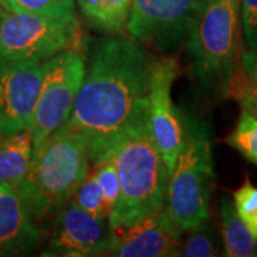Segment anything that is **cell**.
Returning a JSON list of instances; mask_svg holds the SVG:
<instances>
[{
	"label": "cell",
	"instance_id": "obj_1",
	"mask_svg": "<svg viewBox=\"0 0 257 257\" xmlns=\"http://www.w3.org/2000/svg\"><path fill=\"white\" fill-rule=\"evenodd\" d=\"M155 60L132 37L106 36L90 43L67 123L89 140L92 165L110 157L121 136L147 111Z\"/></svg>",
	"mask_w": 257,
	"mask_h": 257
},
{
	"label": "cell",
	"instance_id": "obj_2",
	"mask_svg": "<svg viewBox=\"0 0 257 257\" xmlns=\"http://www.w3.org/2000/svg\"><path fill=\"white\" fill-rule=\"evenodd\" d=\"M92 166L89 140L63 123L36 149L26 176L15 187L35 219H45L72 199Z\"/></svg>",
	"mask_w": 257,
	"mask_h": 257
},
{
	"label": "cell",
	"instance_id": "obj_3",
	"mask_svg": "<svg viewBox=\"0 0 257 257\" xmlns=\"http://www.w3.org/2000/svg\"><path fill=\"white\" fill-rule=\"evenodd\" d=\"M120 193L109 217L121 229L165 207L169 170L152 138L147 111L121 136L111 153Z\"/></svg>",
	"mask_w": 257,
	"mask_h": 257
},
{
	"label": "cell",
	"instance_id": "obj_4",
	"mask_svg": "<svg viewBox=\"0 0 257 257\" xmlns=\"http://www.w3.org/2000/svg\"><path fill=\"white\" fill-rule=\"evenodd\" d=\"M187 37L197 79L223 93L244 49L239 0H206Z\"/></svg>",
	"mask_w": 257,
	"mask_h": 257
},
{
	"label": "cell",
	"instance_id": "obj_5",
	"mask_svg": "<svg viewBox=\"0 0 257 257\" xmlns=\"http://www.w3.org/2000/svg\"><path fill=\"white\" fill-rule=\"evenodd\" d=\"M211 183L213 157L207 130L199 123H189L169 176L165 200V210L183 233L209 221Z\"/></svg>",
	"mask_w": 257,
	"mask_h": 257
},
{
	"label": "cell",
	"instance_id": "obj_6",
	"mask_svg": "<svg viewBox=\"0 0 257 257\" xmlns=\"http://www.w3.org/2000/svg\"><path fill=\"white\" fill-rule=\"evenodd\" d=\"M79 39V22L9 12L0 18V60L46 62Z\"/></svg>",
	"mask_w": 257,
	"mask_h": 257
},
{
	"label": "cell",
	"instance_id": "obj_7",
	"mask_svg": "<svg viewBox=\"0 0 257 257\" xmlns=\"http://www.w3.org/2000/svg\"><path fill=\"white\" fill-rule=\"evenodd\" d=\"M84 59L67 49L45 62V73L32 123L33 149L67 121L84 76Z\"/></svg>",
	"mask_w": 257,
	"mask_h": 257
},
{
	"label": "cell",
	"instance_id": "obj_8",
	"mask_svg": "<svg viewBox=\"0 0 257 257\" xmlns=\"http://www.w3.org/2000/svg\"><path fill=\"white\" fill-rule=\"evenodd\" d=\"M206 0H132L127 33L142 45L160 50L177 45Z\"/></svg>",
	"mask_w": 257,
	"mask_h": 257
},
{
	"label": "cell",
	"instance_id": "obj_9",
	"mask_svg": "<svg viewBox=\"0 0 257 257\" xmlns=\"http://www.w3.org/2000/svg\"><path fill=\"white\" fill-rule=\"evenodd\" d=\"M53 214L43 256L93 257L110 251L109 219H100L84 211L72 199Z\"/></svg>",
	"mask_w": 257,
	"mask_h": 257
},
{
	"label": "cell",
	"instance_id": "obj_10",
	"mask_svg": "<svg viewBox=\"0 0 257 257\" xmlns=\"http://www.w3.org/2000/svg\"><path fill=\"white\" fill-rule=\"evenodd\" d=\"M179 74V64L173 57L155 60L150 86L147 119L152 138L165 160L169 173L183 145L184 124L172 100V86Z\"/></svg>",
	"mask_w": 257,
	"mask_h": 257
},
{
	"label": "cell",
	"instance_id": "obj_11",
	"mask_svg": "<svg viewBox=\"0 0 257 257\" xmlns=\"http://www.w3.org/2000/svg\"><path fill=\"white\" fill-rule=\"evenodd\" d=\"M45 62L0 60V136L32 127Z\"/></svg>",
	"mask_w": 257,
	"mask_h": 257
},
{
	"label": "cell",
	"instance_id": "obj_12",
	"mask_svg": "<svg viewBox=\"0 0 257 257\" xmlns=\"http://www.w3.org/2000/svg\"><path fill=\"white\" fill-rule=\"evenodd\" d=\"M183 231L160 209L135 224L111 230L109 254L119 257H173L182 254Z\"/></svg>",
	"mask_w": 257,
	"mask_h": 257
},
{
	"label": "cell",
	"instance_id": "obj_13",
	"mask_svg": "<svg viewBox=\"0 0 257 257\" xmlns=\"http://www.w3.org/2000/svg\"><path fill=\"white\" fill-rule=\"evenodd\" d=\"M42 239L43 231L16 189L0 183V257L29 254Z\"/></svg>",
	"mask_w": 257,
	"mask_h": 257
},
{
	"label": "cell",
	"instance_id": "obj_14",
	"mask_svg": "<svg viewBox=\"0 0 257 257\" xmlns=\"http://www.w3.org/2000/svg\"><path fill=\"white\" fill-rule=\"evenodd\" d=\"M33 155L32 130L0 136V183L16 187L26 176Z\"/></svg>",
	"mask_w": 257,
	"mask_h": 257
},
{
	"label": "cell",
	"instance_id": "obj_15",
	"mask_svg": "<svg viewBox=\"0 0 257 257\" xmlns=\"http://www.w3.org/2000/svg\"><path fill=\"white\" fill-rule=\"evenodd\" d=\"M82 16L96 30L110 36L127 33L132 0H76Z\"/></svg>",
	"mask_w": 257,
	"mask_h": 257
},
{
	"label": "cell",
	"instance_id": "obj_16",
	"mask_svg": "<svg viewBox=\"0 0 257 257\" xmlns=\"http://www.w3.org/2000/svg\"><path fill=\"white\" fill-rule=\"evenodd\" d=\"M221 239L224 244V254L229 257L257 256V239L240 219L234 203L229 197L220 200Z\"/></svg>",
	"mask_w": 257,
	"mask_h": 257
},
{
	"label": "cell",
	"instance_id": "obj_17",
	"mask_svg": "<svg viewBox=\"0 0 257 257\" xmlns=\"http://www.w3.org/2000/svg\"><path fill=\"white\" fill-rule=\"evenodd\" d=\"M226 143L237 150L248 162L257 166V119L241 109L233 132L226 138Z\"/></svg>",
	"mask_w": 257,
	"mask_h": 257
},
{
	"label": "cell",
	"instance_id": "obj_18",
	"mask_svg": "<svg viewBox=\"0 0 257 257\" xmlns=\"http://www.w3.org/2000/svg\"><path fill=\"white\" fill-rule=\"evenodd\" d=\"M12 12L79 22L74 12V0H9Z\"/></svg>",
	"mask_w": 257,
	"mask_h": 257
},
{
	"label": "cell",
	"instance_id": "obj_19",
	"mask_svg": "<svg viewBox=\"0 0 257 257\" xmlns=\"http://www.w3.org/2000/svg\"><path fill=\"white\" fill-rule=\"evenodd\" d=\"M72 200L80 209L100 219L110 217V210L103 200V194L92 169L89 170V173L80 182V184L76 187V190L72 194Z\"/></svg>",
	"mask_w": 257,
	"mask_h": 257
},
{
	"label": "cell",
	"instance_id": "obj_20",
	"mask_svg": "<svg viewBox=\"0 0 257 257\" xmlns=\"http://www.w3.org/2000/svg\"><path fill=\"white\" fill-rule=\"evenodd\" d=\"M223 94L237 101L241 109L247 110L257 119V87L248 79L244 69L241 67V63L229 77Z\"/></svg>",
	"mask_w": 257,
	"mask_h": 257
},
{
	"label": "cell",
	"instance_id": "obj_21",
	"mask_svg": "<svg viewBox=\"0 0 257 257\" xmlns=\"http://www.w3.org/2000/svg\"><path fill=\"white\" fill-rule=\"evenodd\" d=\"M189 237L182 246V254L186 257H211L217 254V243L209 226V221L189 230Z\"/></svg>",
	"mask_w": 257,
	"mask_h": 257
},
{
	"label": "cell",
	"instance_id": "obj_22",
	"mask_svg": "<svg viewBox=\"0 0 257 257\" xmlns=\"http://www.w3.org/2000/svg\"><path fill=\"white\" fill-rule=\"evenodd\" d=\"M92 170L96 176L99 187H100L103 200L111 213L114 204L119 199L120 193L119 175H117L116 166L113 162V157H106L104 160H101L99 163H94Z\"/></svg>",
	"mask_w": 257,
	"mask_h": 257
},
{
	"label": "cell",
	"instance_id": "obj_23",
	"mask_svg": "<svg viewBox=\"0 0 257 257\" xmlns=\"http://www.w3.org/2000/svg\"><path fill=\"white\" fill-rule=\"evenodd\" d=\"M233 203L240 219L254 236L257 226V187L250 183L247 177L244 183L233 193Z\"/></svg>",
	"mask_w": 257,
	"mask_h": 257
},
{
	"label": "cell",
	"instance_id": "obj_24",
	"mask_svg": "<svg viewBox=\"0 0 257 257\" xmlns=\"http://www.w3.org/2000/svg\"><path fill=\"white\" fill-rule=\"evenodd\" d=\"M240 22L244 43L248 49L257 47V0H239Z\"/></svg>",
	"mask_w": 257,
	"mask_h": 257
},
{
	"label": "cell",
	"instance_id": "obj_25",
	"mask_svg": "<svg viewBox=\"0 0 257 257\" xmlns=\"http://www.w3.org/2000/svg\"><path fill=\"white\" fill-rule=\"evenodd\" d=\"M241 67L248 76V79L257 87V47L256 49H243L240 57Z\"/></svg>",
	"mask_w": 257,
	"mask_h": 257
},
{
	"label": "cell",
	"instance_id": "obj_26",
	"mask_svg": "<svg viewBox=\"0 0 257 257\" xmlns=\"http://www.w3.org/2000/svg\"><path fill=\"white\" fill-rule=\"evenodd\" d=\"M12 12V8H10L9 0H0V18L6 13Z\"/></svg>",
	"mask_w": 257,
	"mask_h": 257
},
{
	"label": "cell",
	"instance_id": "obj_27",
	"mask_svg": "<svg viewBox=\"0 0 257 257\" xmlns=\"http://www.w3.org/2000/svg\"><path fill=\"white\" fill-rule=\"evenodd\" d=\"M254 236H256V239H257V226H256V231H254Z\"/></svg>",
	"mask_w": 257,
	"mask_h": 257
}]
</instances>
